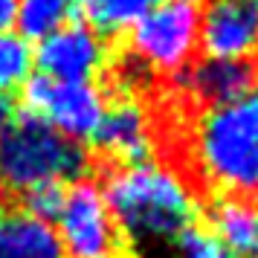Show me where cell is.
I'll list each match as a JSON object with an SVG mask.
<instances>
[{
  "mask_svg": "<svg viewBox=\"0 0 258 258\" xmlns=\"http://www.w3.org/2000/svg\"><path fill=\"white\" fill-rule=\"evenodd\" d=\"M145 110L154 163L198 206L218 198L258 206V87L226 105L198 107L168 82Z\"/></svg>",
  "mask_w": 258,
  "mask_h": 258,
  "instance_id": "cell-1",
  "label": "cell"
},
{
  "mask_svg": "<svg viewBox=\"0 0 258 258\" xmlns=\"http://www.w3.org/2000/svg\"><path fill=\"white\" fill-rule=\"evenodd\" d=\"M107 212L134 255L142 246H180V238L200 223V206L160 165L110 168L99 174Z\"/></svg>",
  "mask_w": 258,
  "mask_h": 258,
  "instance_id": "cell-2",
  "label": "cell"
},
{
  "mask_svg": "<svg viewBox=\"0 0 258 258\" xmlns=\"http://www.w3.org/2000/svg\"><path fill=\"white\" fill-rule=\"evenodd\" d=\"M84 174H93L90 151L29 110H18V119L0 134V191L21 198L32 186L76 183Z\"/></svg>",
  "mask_w": 258,
  "mask_h": 258,
  "instance_id": "cell-3",
  "label": "cell"
},
{
  "mask_svg": "<svg viewBox=\"0 0 258 258\" xmlns=\"http://www.w3.org/2000/svg\"><path fill=\"white\" fill-rule=\"evenodd\" d=\"M198 32V9L183 0H165L142 15L128 29V38H119V44L157 76L171 79L195 61Z\"/></svg>",
  "mask_w": 258,
  "mask_h": 258,
  "instance_id": "cell-4",
  "label": "cell"
},
{
  "mask_svg": "<svg viewBox=\"0 0 258 258\" xmlns=\"http://www.w3.org/2000/svg\"><path fill=\"white\" fill-rule=\"evenodd\" d=\"M102 99H105V113L90 137L93 174L110 168L154 165V140L145 105L125 93H102Z\"/></svg>",
  "mask_w": 258,
  "mask_h": 258,
  "instance_id": "cell-5",
  "label": "cell"
},
{
  "mask_svg": "<svg viewBox=\"0 0 258 258\" xmlns=\"http://www.w3.org/2000/svg\"><path fill=\"white\" fill-rule=\"evenodd\" d=\"M24 110L41 116L67 140L82 142L99 128L105 99L90 82H55L38 73L24 82Z\"/></svg>",
  "mask_w": 258,
  "mask_h": 258,
  "instance_id": "cell-6",
  "label": "cell"
},
{
  "mask_svg": "<svg viewBox=\"0 0 258 258\" xmlns=\"http://www.w3.org/2000/svg\"><path fill=\"white\" fill-rule=\"evenodd\" d=\"M58 226L61 244L73 258H99L128 249L113 218H110V212H107L102 186L90 177L76 180L67 188L64 209L58 215Z\"/></svg>",
  "mask_w": 258,
  "mask_h": 258,
  "instance_id": "cell-7",
  "label": "cell"
},
{
  "mask_svg": "<svg viewBox=\"0 0 258 258\" xmlns=\"http://www.w3.org/2000/svg\"><path fill=\"white\" fill-rule=\"evenodd\" d=\"M113 44L102 38L93 26L73 21L41 41L35 61L41 76L55 82H90L99 79L110 64Z\"/></svg>",
  "mask_w": 258,
  "mask_h": 258,
  "instance_id": "cell-8",
  "label": "cell"
},
{
  "mask_svg": "<svg viewBox=\"0 0 258 258\" xmlns=\"http://www.w3.org/2000/svg\"><path fill=\"white\" fill-rule=\"evenodd\" d=\"M198 47L206 58H258V0H203Z\"/></svg>",
  "mask_w": 258,
  "mask_h": 258,
  "instance_id": "cell-9",
  "label": "cell"
},
{
  "mask_svg": "<svg viewBox=\"0 0 258 258\" xmlns=\"http://www.w3.org/2000/svg\"><path fill=\"white\" fill-rule=\"evenodd\" d=\"M171 82L198 107L226 105L258 87V58H200Z\"/></svg>",
  "mask_w": 258,
  "mask_h": 258,
  "instance_id": "cell-10",
  "label": "cell"
},
{
  "mask_svg": "<svg viewBox=\"0 0 258 258\" xmlns=\"http://www.w3.org/2000/svg\"><path fill=\"white\" fill-rule=\"evenodd\" d=\"M200 223L218 241L226 255L255 258L258 255V206L244 200L218 198L200 206Z\"/></svg>",
  "mask_w": 258,
  "mask_h": 258,
  "instance_id": "cell-11",
  "label": "cell"
},
{
  "mask_svg": "<svg viewBox=\"0 0 258 258\" xmlns=\"http://www.w3.org/2000/svg\"><path fill=\"white\" fill-rule=\"evenodd\" d=\"M0 258H67L58 232L29 212L0 215Z\"/></svg>",
  "mask_w": 258,
  "mask_h": 258,
  "instance_id": "cell-12",
  "label": "cell"
},
{
  "mask_svg": "<svg viewBox=\"0 0 258 258\" xmlns=\"http://www.w3.org/2000/svg\"><path fill=\"white\" fill-rule=\"evenodd\" d=\"M79 0H15V24L26 41H44L79 18Z\"/></svg>",
  "mask_w": 258,
  "mask_h": 258,
  "instance_id": "cell-13",
  "label": "cell"
},
{
  "mask_svg": "<svg viewBox=\"0 0 258 258\" xmlns=\"http://www.w3.org/2000/svg\"><path fill=\"white\" fill-rule=\"evenodd\" d=\"M160 0H79V9L102 38L119 41Z\"/></svg>",
  "mask_w": 258,
  "mask_h": 258,
  "instance_id": "cell-14",
  "label": "cell"
},
{
  "mask_svg": "<svg viewBox=\"0 0 258 258\" xmlns=\"http://www.w3.org/2000/svg\"><path fill=\"white\" fill-rule=\"evenodd\" d=\"M35 52L29 49V41L18 32L3 29L0 32V93H9L29 79Z\"/></svg>",
  "mask_w": 258,
  "mask_h": 258,
  "instance_id": "cell-15",
  "label": "cell"
},
{
  "mask_svg": "<svg viewBox=\"0 0 258 258\" xmlns=\"http://www.w3.org/2000/svg\"><path fill=\"white\" fill-rule=\"evenodd\" d=\"M64 198H67V183H41V186L24 191L21 203H24V212L49 223L58 221L61 209H64Z\"/></svg>",
  "mask_w": 258,
  "mask_h": 258,
  "instance_id": "cell-16",
  "label": "cell"
},
{
  "mask_svg": "<svg viewBox=\"0 0 258 258\" xmlns=\"http://www.w3.org/2000/svg\"><path fill=\"white\" fill-rule=\"evenodd\" d=\"M15 119H18V107H15V102L6 93H0V134L9 128Z\"/></svg>",
  "mask_w": 258,
  "mask_h": 258,
  "instance_id": "cell-17",
  "label": "cell"
},
{
  "mask_svg": "<svg viewBox=\"0 0 258 258\" xmlns=\"http://www.w3.org/2000/svg\"><path fill=\"white\" fill-rule=\"evenodd\" d=\"M15 24V0H0V32Z\"/></svg>",
  "mask_w": 258,
  "mask_h": 258,
  "instance_id": "cell-18",
  "label": "cell"
},
{
  "mask_svg": "<svg viewBox=\"0 0 258 258\" xmlns=\"http://www.w3.org/2000/svg\"><path fill=\"white\" fill-rule=\"evenodd\" d=\"M134 252L131 249H122V252H110V255H99V258H131Z\"/></svg>",
  "mask_w": 258,
  "mask_h": 258,
  "instance_id": "cell-19",
  "label": "cell"
},
{
  "mask_svg": "<svg viewBox=\"0 0 258 258\" xmlns=\"http://www.w3.org/2000/svg\"><path fill=\"white\" fill-rule=\"evenodd\" d=\"M221 258H232V255H226V252H223V249H221ZM258 258V255H255Z\"/></svg>",
  "mask_w": 258,
  "mask_h": 258,
  "instance_id": "cell-20",
  "label": "cell"
},
{
  "mask_svg": "<svg viewBox=\"0 0 258 258\" xmlns=\"http://www.w3.org/2000/svg\"><path fill=\"white\" fill-rule=\"evenodd\" d=\"M183 3H191V6H195V3H198V0H183Z\"/></svg>",
  "mask_w": 258,
  "mask_h": 258,
  "instance_id": "cell-21",
  "label": "cell"
},
{
  "mask_svg": "<svg viewBox=\"0 0 258 258\" xmlns=\"http://www.w3.org/2000/svg\"><path fill=\"white\" fill-rule=\"evenodd\" d=\"M0 215H3V200H0Z\"/></svg>",
  "mask_w": 258,
  "mask_h": 258,
  "instance_id": "cell-22",
  "label": "cell"
},
{
  "mask_svg": "<svg viewBox=\"0 0 258 258\" xmlns=\"http://www.w3.org/2000/svg\"><path fill=\"white\" fill-rule=\"evenodd\" d=\"M209 258H221V252H218V255H209Z\"/></svg>",
  "mask_w": 258,
  "mask_h": 258,
  "instance_id": "cell-23",
  "label": "cell"
},
{
  "mask_svg": "<svg viewBox=\"0 0 258 258\" xmlns=\"http://www.w3.org/2000/svg\"><path fill=\"white\" fill-rule=\"evenodd\" d=\"M131 258H137V255H131Z\"/></svg>",
  "mask_w": 258,
  "mask_h": 258,
  "instance_id": "cell-24",
  "label": "cell"
}]
</instances>
